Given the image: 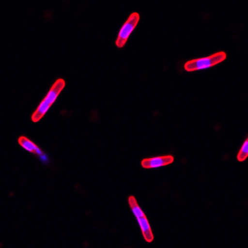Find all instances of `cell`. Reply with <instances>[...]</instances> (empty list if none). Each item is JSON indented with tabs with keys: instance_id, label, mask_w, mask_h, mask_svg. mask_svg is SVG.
I'll list each match as a JSON object with an SVG mask.
<instances>
[{
	"instance_id": "obj_1",
	"label": "cell",
	"mask_w": 248,
	"mask_h": 248,
	"mask_svg": "<svg viewBox=\"0 0 248 248\" xmlns=\"http://www.w3.org/2000/svg\"><path fill=\"white\" fill-rule=\"evenodd\" d=\"M65 82L63 79H58L55 82L54 85L51 87L49 92L46 94V96L40 103L37 109L33 113L31 119L34 123H37L43 118L47 110L49 109L50 106L56 100L57 97H58L62 90L63 89V88L65 87Z\"/></svg>"
},
{
	"instance_id": "obj_2",
	"label": "cell",
	"mask_w": 248,
	"mask_h": 248,
	"mask_svg": "<svg viewBox=\"0 0 248 248\" xmlns=\"http://www.w3.org/2000/svg\"><path fill=\"white\" fill-rule=\"evenodd\" d=\"M227 58V54L223 51L216 53L209 57L191 60L185 64V69L187 72L207 69L221 63Z\"/></svg>"
},
{
	"instance_id": "obj_3",
	"label": "cell",
	"mask_w": 248,
	"mask_h": 248,
	"mask_svg": "<svg viewBox=\"0 0 248 248\" xmlns=\"http://www.w3.org/2000/svg\"><path fill=\"white\" fill-rule=\"evenodd\" d=\"M128 201L133 213H134V216H136L137 220H138L144 239L148 243L152 242L154 240V236L147 217L144 214L143 210L140 207L138 202H137L136 199L135 198L134 196H130L128 198Z\"/></svg>"
},
{
	"instance_id": "obj_4",
	"label": "cell",
	"mask_w": 248,
	"mask_h": 248,
	"mask_svg": "<svg viewBox=\"0 0 248 248\" xmlns=\"http://www.w3.org/2000/svg\"><path fill=\"white\" fill-rule=\"evenodd\" d=\"M140 20V15L138 13H132L128 17L127 21L122 26L119 31L118 36L116 41V46L118 48H123L127 43L128 37L136 28Z\"/></svg>"
},
{
	"instance_id": "obj_5",
	"label": "cell",
	"mask_w": 248,
	"mask_h": 248,
	"mask_svg": "<svg viewBox=\"0 0 248 248\" xmlns=\"http://www.w3.org/2000/svg\"><path fill=\"white\" fill-rule=\"evenodd\" d=\"M174 157L172 155H166L154 157V158H145L141 161V166L145 169H151L169 165L173 163Z\"/></svg>"
},
{
	"instance_id": "obj_6",
	"label": "cell",
	"mask_w": 248,
	"mask_h": 248,
	"mask_svg": "<svg viewBox=\"0 0 248 248\" xmlns=\"http://www.w3.org/2000/svg\"><path fill=\"white\" fill-rule=\"evenodd\" d=\"M19 145L27 151L32 153L33 154L42 155L43 154L41 150L37 147L34 143L28 139L27 137L21 136L18 140Z\"/></svg>"
},
{
	"instance_id": "obj_7",
	"label": "cell",
	"mask_w": 248,
	"mask_h": 248,
	"mask_svg": "<svg viewBox=\"0 0 248 248\" xmlns=\"http://www.w3.org/2000/svg\"><path fill=\"white\" fill-rule=\"evenodd\" d=\"M248 139L245 140V142L243 143L242 147H241L240 152H239L237 159L240 162L244 161L248 158Z\"/></svg>"
}]
</instances>
